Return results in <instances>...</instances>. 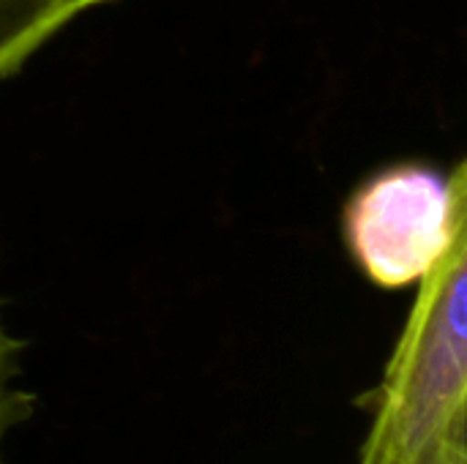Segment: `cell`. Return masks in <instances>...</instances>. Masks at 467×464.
Listing matches in <instances>:
<instances>
[{
	"mask_svg": "<svg viewBox=\"0 0 467 464\" xmlns=\"http://www.w3.org/2000/svg\"><path fill=\"white\" fill-rule=\"evenodd\" d=\"M60 14L66 16V22H71L74 16H79L82 11L93 8V5H101V3H109V0H55Z\"/></svg>",
	"mask_w": 467,
	"mask_h": 464,
	"instance_id": "obj_5",
	"label": "cell"
},
{
	"mask_svg": "<svg viewBox=\"0 0 467 464\" xmlns=\"http://www.w3.org/2000/svg\"><path fill=\"white\" fill-rule=\"evenodd\" d=\"M467 449V238L419 282L361 464H443Z\"/></svg>",
	"mask_w": 467,
	"mask_h": 464,
	"instance_id": "obj_1",
	"label": "cell"
},
{
	"mask_svg": "<svg viewBox=\"0 0 467 464\" xmlns=\"http://www.w3.org/2000/svg\"><path fill=\"white\" fill-rule=\"evenodd\" d=\"M443 464H467V449L465 451H457L454 457H449Z\"/></svg>",
	"mask_w": 467,
	"mask_h": 464,
	"instance_id": "obj_6",
	"label": "cell"
},
{
	"mask_svg": "<svg viewBox=\"0 0 467 464\" xmlns=\"http://www.w3.org/2000/svg\"><path fill=\"white\" fill-rule=\"evenodd\" d=\"M66 25L55 0H0V82Z\"/></svg>",
	"mask_w": 467,
	"mask_h": 464,
	"instance_id": "obj_3",
	"label": "cell"
},
{
	"mask_svg": "<svg viewBox=\"0 0 467 464\" xmlns=\"http://www.w3.org/2000/svg\"><path fill=\"white\" fill-rule=\"evenodd\" d=\"M11 369H14V339L0 320V446L11 416Z\"/></svg>",
	"mask_w": 467,
	"mask_h": 464,
	"instance_id": "obj_4",
	"label": "cell"
},
{
	"mask_svg": "<svg viewBox=\"0 0 467 464\" xmlns=\"http://www.w3.org/2000/svg\"><path fill=\"white\" fill-rule=\"evenodd\" d=\"M353 263L386 290L419 284L467 238V164L402 161L369 175L345 202Z\"/></svg>",
	"mask_w": 467,
	"mask_h": 464,
	"instance_id": "obj_2",
	"label": "cell"
}]
</instances>
